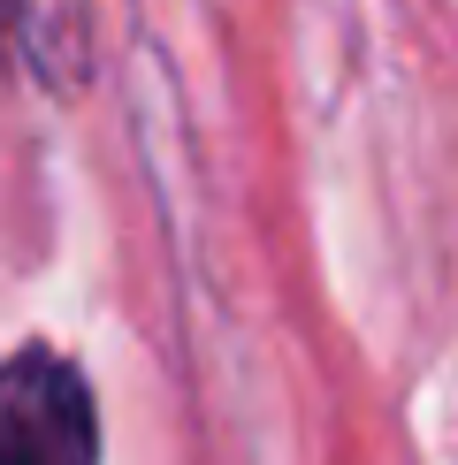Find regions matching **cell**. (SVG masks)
Masks as SVG:
<instances>
[{
	"mask_svg": "<svg viewBox=\"0 0 458 465\" xmlns=\"http://www.w3.org/2000/svg\"><path fill=\"white\" fill-rule=\"evenodd\" d=\"M0 465H107L92 381L54 343H15L0 359Z\"/></svg>",
	"mask_w": 458,
	"mask_h": 465,
	"instance_id": "obj_1",
	"label": "cell"
},
{
	"mask_svg": "<svg viewBox=\"0 0 458 465\" xmlns=\"http://www.w3.org/2000/svg\"><path fill=\"white\" fill-rule=\"evenodd\" d=\"M92 62L85 0H0V69H24L46 92H76Z\"/></svg>",
	"mask_w": 458,
	"mask_h": 465,
	"instance_id": "obj_2",
	"label": "cell"
}]
</instances>
